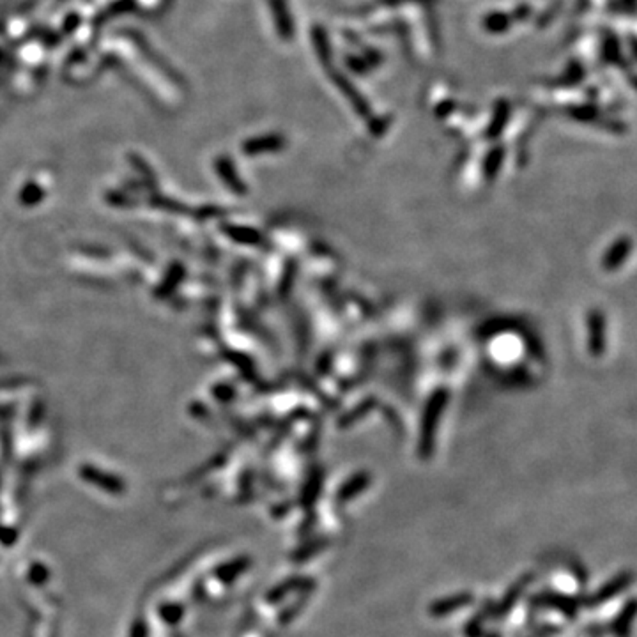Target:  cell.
<instances>
[{"label":"cell","mask_w":637,"mask_h":637,"mask_svg":"<svg viewBox=\"0 0 637 637\" xmlns=\"http://www.w3.org/2000/svg\"><path fill=\"white\" fill-rule=\"evenodd\" d=\"M471 598L469 597H455V598H448V600H441V602H438V604H434V607H432V614H435V616H442V614H447V613H451V611H455V607H462L464 604H467V602H469Z\"/></svg>","instance_id":"6da1fadb"},{"label":"cell","mask_w":637,"mask_h":637,"mask_svg":"<svg viewBox=\"0 0 637 637\" xmlns=\"http://www.w3.org/2000/svg\"><path fill=\"white\" fill-rule=\"evenodd\" d=\"M271 6L276 12V25H278V30H280L282 34H287L288 29H291V23H288L284 2H282V0H271Z\"/></svg>","instance_id":"7a4b0ae2"}]
</instances>
